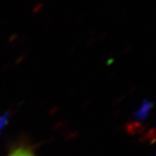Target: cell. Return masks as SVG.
Returning <instances> with one entry per match:
<instances>
[{
    "label": "cell",
    "instance_id": "1",
    "mask_svg": "<svg viewBox=\"0 0 156 156\" xmlns=\"http://www.w3.org/2000/svg\"><path fill=\"white\" fill-rule=\"evenodd\" d=\"M8 156H36L30 148L26 147H18L13 149Z\"/></svg>",
    "mask_w": 156,
    "mask_h": 156
},
{
    "label": "cell",
    "instance_id": "2",
    "mask_svg": "<svg viewBox=\"0 0 156 156\" xmlns=\"http://www.w3.org/2000/svg\"><path fill=\"white\" fill-rule=\"evenodd\" d=\"M44 7V3H37V5H35L33 6V8H32V10H31V12H32L33 14H37L39 11H41Z\"/></svg>",
    "mask_w": 156,
    "mask_h": 156
},
{
    "label": "cell",
    "instance_id": "3",
    "mask_svg": "<svg viewBox=\"0 0 156 156\" xmlns=\"http://www.w3.org/2000/svg\"><path fill=\"white\" fill-rule=\"evenodd\" d=\"M7 117H8V115H4V116L0 118V131H1L2 128L5 127V125L7 122Z\"/></svg>",
    "mask_w": 156,
    "mask_h": 156
},
{
    "label": "cell",
    "instance_id": "4",
    "mask_svg": "<svg viewBox=\"0 0 156 156\" xmlns=\"http://www.w3.org/2000/svg\"><path fill=\"white\" fill-rule=\"evenodd\" d=\"M54 23H55V20H54L53 18H50V19H49L47 22L45 23L44 26L46 28H49V27H50L52 24H54Z\"/></svg>",
    "mask_w": 156,
    "mask_h": 156
},
{
    "label": "cell",
    "instance_id": "5",
    "mask_svg": "<svg viewBox=\"0 0 156 156\" xmlns=\"http://www.w3.org/2000/svg\"><path fill=\"white\" fill-rule=\"evenodd\" d=\"M83 18H84L83 15H81V16H79V17H78L76 19V20H75V24H76V25H77V24H80V23H82V21L83 20Z\"/></svg>",
    "mask_w": 156,
    "mask_h": 156
},
{
    "label": "cell",
    "instance_id": "6",
    "mask_svg": "<svg viewBox=\"0 0 156 156\" xmlns=\"http://www.w3.org/2000/svg\"><path fill=\"white\" fill-rule=\"evenodd\" d=\"M71 17H72V12H69V15H67V16H65V17H64V20L69 21Z\"/></svg>",
    "mask_w": 156,
    "mask_h": 156
},
{
    "label": "cell",
    "instance_id": "7",
    "mask_svg": "<svg viewBox=\"0 0 156 156\" xmlns=\"http://www.w3.org/2000/svg\"><path fill=\"white\" fill-rule=\"evenodd\" d=\"M17 37V34H14V35H13V36H12V37H11V41H12V40H14V39L16 38V37Z\"/></svg>",
    "mask_w": 156,
    "mask_h": 156
}]
</instances>
